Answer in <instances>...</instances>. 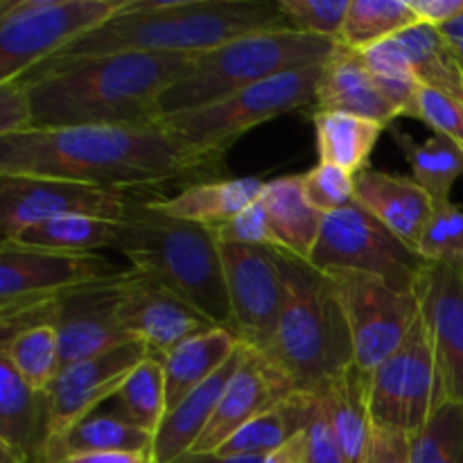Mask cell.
Listing matches in <instances>:
<instances>
[{
  "instance_id": "6da1fadb",
  "label": "cell",
  "mask_w": 463,
  "mask_h": 463,
  "mask_svg": "<svg viewBox=\"0 0 463 463\" xmlns=\"http://www.w3.org/2000/svg\"><path fill=\"white\" fill-rule=\"evenodd\" d=\"M224 156L184 143L161 125L32 129L0 138V176H41L131 190L217 172Z\"/></svg>"
},
{
  "instance_id": "7a4b0ae2",
  "label": "cell",
  "mask_w": 463,
  "mask_h": 463,
  "mask_svg": "<svg viewBox=\"0 0 463 463\" xmlns=\"http://www.w3.org/2000/svg\"><path fill=\"white\" fill-rule=\"evenodd\" d=\"M197 57L116 52L41 63L21 77L30 89L34 129L156 125L158 98Z\"/></svg>"
},
{
  "instance_id": "3957f363",
  "label": "cell",
  "mask_w": 463,
  "mask_h": 463,
  "mask_svg": "<svg viewBox=\"0 0 463 463\" xmlns=\"http://www.w3.org/2000/svg\"><path fill=\"white\" fill-rule=\"evenodd\" d=\"M289 27L279 3L267 0H129L45 63L116 52L203 54L244 34Z\"/></svg>"
},
{
  "instance_id": "277c9868",
  "label": "cell",
  "mask_w": 463,
  "mask_h": 463,
  "mask_svg": "<svg viewBox=\"0 0 463 463\" xmlns=\"http://www.w3.org/2000/svg\"><path fill=\"white\" fill-rule=\"evenodd\" d=\"M279 258L285 303L262 355L292 380L297 392L324 396L355 364L346 312L328 274L288 251H279Z\"/></svg>"
},
{
  "instance_id": "5b68a950",
  "label": "cell",
  "mask_w": 463,
  "mask_h": 463,
  "mask_svg": "<svg viewBox=\"0 0 463 463\" xmlns=\"http://www.w3.org/2000/svg\"><path fill=\"white\" fill-rule=\"evenodd\" d=\"M118 251L134 269L184 298L213 326L233 333L215 229L163 215L147 199L127 220Z\"/></svg>"
},
{
  "instance_id": "8992f818",
  "label": "cell",
  "mask_w": 463,
  "mask_h": 463,
  "mask_svg": "<svg viewBox=\"0 0 463 463\" xmlns=\"http://www.w3.org/2000/svg\"><path fill=\"white\" fill-rule=\"evenodd\" d=\"M337 50V41L303 34L292 27L244 34L199 54L193 68L158 98V118L208 107L283 72L324 66Z\"/></svg>"
},
{
  "instance_id": "52a82bcc",
  "label": "cell",
  "mask_w": 463,
  "mask_h": 463,
  "mask_svg": "<svg viewBox=\"0 0 463 463\" xmlns=\"http://www.w3.org/2000/svg\"><path fill=\"white\" fill-rule=\"evenodd\" d=\"M324 66L301 68L249 86L202 109L158 118V125L184 143L224 156L231 145L267 120L317 107V84Z\"/></svg>"
},
{
  "instance_id": "ba28073f",
  "label": "cell",
  "mask_w": 463,
  "mask_h": 463,
  "mask_svg": "<svg viewBox=\"0 0 463 463\" xmlns=\"http://www.w3.org/2000/svg\"><path fill=\"white\" fill-rule=\"evenodd\" d=\"M129 0H0V84L25 77Z\"/></svg>"
},
{
  "instance_id": "9c48e42d",
  "label": "cell",
  "mask_w": 463,
  "mask_h": 463,
  "mask_svg": "<svg viewBox=\"0 0 463 463\" xmlns=\"http://www.w3.org/2000/svg\"><path fill=\"white\" fill-rule=\"evenodd\" d=\"M307 262L324 274L357 271L375 276L407 294L416 292L428 267V260L414 247L402 242L357 202L324 217L319 240Z\"/></svg>"
},
{
  "instance_id": "30bf717a",
  "label": "cell",
  "mask_w": 463,
  "mask_h": 463,
  "mask_svg": "<svg viewBox=\"0 0 463 463\" xmlns=\"http://www.w3.org/2000/svg\"><path fill=\"white\" fill-rule=\"evenodd\" d=\"M446 401L437 355L423 315L380 369L371 373V420L380 428L419 434Z\"/></svg>"
},
{
  "instance_id": "8fae6325",
  "label": "cell",
  "mask_w": 463,
  "mask_h": 463,
  "mask_svg": "<svg viewBox=\"0 0 463 463\" xmlns=\"http://www.w3.org/2000/svg\"><path fill=\"white\" fill-rule=\"evenodd\" d=\"M145 202L131 190L41 176H0V231L3 240H12L41 222L72 215L127 222Z\"/></svg>"
},
{
  "instance_id": "7c38bea8",
  "label": "cell",
  "mask_w": 463,
  "mask_h": 463,
  "mask_svg": "<svg viewBox=\"0 0 463 463\" xmlns=\"http://www.w3.org/2000/svg\"><path fill=\"white\" fill-rule=\"evenodd\" d=\"M328 276L346 312L355 364L373 373L410 335L420 315L419 297L357 271H330Z\"/></svg>"
},
{
  "instance_id": "4fadbf2b",
  "label": "cell",
  "mask_w": 463,
  "mask_h": 463,
  "mask_svg": "<svg viewBox=\"0 0 463 463\" xmlns=\"http://www.w3.org/2000/svg\"><path fill=\"white\" fill-rule=\"evenodd\" d=\"M279 251L280 249L220 242L233 335L240 344L260 353L274 339L285 303Z\"/></svg>"
},
{
  "instance_id": "5bb4252c",
  "label": "cell",
  "mask_w": 463,
  "mask_h": 463,
  "mask_svg": "<svg viewBox=\"0 0 463 463\" xmlns=\"http://www.w3.org/2000/svg\"><path fill=\"white\" fill-rule=\"evenodd\" d=\"M131 279L129 267L52 298V328L59 335L63 366L136 342L120 324V306Z\"/></svg>"
},
{
  "instance_id": "9a60e30c",
  "label": "cell",
  "mask_w": 463,
  "mask_h": 463,
  "mask_svg": "<svg viewBox=\"0 0 463 463\" xmlns=\"http://www.w3.org/2000/svg\"><path fill=\"white\" fill-rule=\"evenodd\" d=\"M120 271L99 253H68L25 247L3 240L0 244V312L45 303L80 285Z\"/></svg>"
},
{
  "instance_id": "2e32d148",
  "label": "cell",
  "mask_w": 463,
  "mask_h": 463,
  "mask_svg": "<svg viewBox=\"0 0 463 463\" xmlns=\"http://www.w3.org/2000/svg\"><path fill=\"white\" fill-rule=\"evenodd\" d=\"M147 355L149 348L143 342H129L104 355L63 366L48 392V443L102 407Z\"/></svg>"
},
{
  "instance_id": "e0dca14e",
  "label": "cell",
  "mask_w": 463,
  "mask_h": 463,
  "mask_svg": "<svg viewBox=\"0 0 463 463\" xmlns=\"http://www.w3.org/2000/svg\"><path fill=\"white\" fill-rule=\"evenodd\" d=\"M416 297L432 339L446 401L463 402V265L428 262Z\"/></svg>"
},
{
  "instance_id": "ac0fdd59",
  "label": "cell",
  "mask_w": 463,
  "mask_h": 463,
  "mask_svg": "<svg viewBox=\"0 0 463 463\" xmlns=\"http://www.w3.org/2000/svg\"><path fill=\"white\" fill-rule=\"evenodd\" d=\"M292 393H297L292 380L260 351L247 346L238 371L226 384L220 405L193 446V452H217L238 430Z\"/></svg>"
},
{
  "instance_id": "d6986e66",
  "label": "cell",
  "mask_w": 463,
  "mask_h": 463,
  "mask_svg": "<svg viewBox=\"0 0 463 463\" xmlns=\"http://www.w3.org/2000/svg\"><path fill=\"white\" fill-rule=\"evenodd\" d=\"M120 324L129 337L143 342L156 355H165L185 339L217 328L190 303L138 269H134V279L122 298Z\"/></svg>"
},
{
  "instance_id": "ffe728a7",
  "label": "cell",
  "mask_w": 463,
  "mask_h": 463,
  "mask_svg": "<svg viewBox=\"0 0 463 463\" xmlns=\"http://www.w3.org/2000/svg\"><path fill=\"white\" fill-rule=\"evenodd\" d=\"M355 202L419 251L434 202L411 176L366 167L355 176Z\"/></svg>"
},
{
  "instance_id": "44dd1931",
  "label": "cell",
  "mask_w": 463,
  "mask_h": 463,
  "mask_svg": "<svg viewBox=\"0 0 463 463\" xmlns=\"http://www.w3.org/2000/svg\"><path fill=\"white\" fill-rule=\"evenodd\" d=\"M48 392L32 389L0 360V448L25 463H43L48 448Z\"/></svg>"
},
{
  "instance_id": "7402d4cb",
  "label": "cell",
  "mask_w": 463,
  "mask_h": 463,
  "mask_svg": "<svg viewBox=\"0 0 463 463\" xmlns=\"http://www.w3.org/2000/svg\"><path fill=\"white\" fill-rule=\"evenodd\" d=\"M317 111L348 113L384 127H392L398 118L396 109L383 98L378 86L371 80L360 52H353L342 45L321 68L319 84H317Z\"/></svg>"
},
{
  "instance_id": "603a6c76",
  "label": "cell",
  "mask_w": 463,
  "mask_h": 463,
  "mask_svg": "<svg viewBox=\"0 0 463 463\" xmlns=\"http://www.w3.org/2000/svg\"><path fill=\"white\" fill-rule=\"evenodd\" d=\"M262 188H265V181L260 176L197 181V184L185 185L181 193L172 197L149 199V206L175 220L215 229L258 202Z\"/></svg>"
},
{
  "instance_id": "cb8c5ba5",
  "label": "cell",
  "mask_w": 463,
  "mask_h": 463,
  "mask_svg": "<svg viewBox=\"0 0 463 463\" xmlns=\"http://www.w3.org/2000/svg\"><path fill=\"white\" fill-rule=\"evenodd\" d=\"M244 351H247V346L242 344L240 351L213 378H208L202 387L190 392L175 410L163 416V423L158 425L156 434H154V463H170L176 457L193 450L197 439L211 423L226 384L242 362Z\"/></svg>"
},
{
  "instance_id": "d4e9b609",
  "label": "cell",
  "mask_w": 463,
  "mask_h": 463,
  "mask_svg": "<svg viewBox=\"0 0 463 463\" xmlns=\"http://www.w3.org/2000/svg\"><path fill=\"white\" fill-rule=\"evenodd\" d=\"M240 346L242 344L231 330L211 328L161 355L165 373V414L190 392L213 378L240 351Z\"/></svg>"
},
{
  "instance_id": "484cf974",
  "label": "cell",
  "mask_w": 463,
  "mask_h": 463,
  "mask_svg": "<svg viewBox=\"0 0 463 463\" xmlns=\"http://www.w3.org/2000/svg\"><path fill=\"white\" fill-rule=\"evenodd\" d=\"M260 202L279 238L280 249L301 260H310L326 215L307 202L303 193V175H288L265 181Z\"/></svg>"
},
{
  "instance_id": "4316f807",
  "label": "cell",
  "mask_w": 463,
  "mask_h": 463,
  "mask_svg": "<svg viewBox=\"0 0 463 463\" xmlns=\"http://www.w3.org/2000/svg\"><path fill=\"white\" fill-rule=\"evenodd\" d=\"M154 434L134 428L98 407L48 443L43 463L95 452H152Z\"/></svg>"
},
{
  "instance_id": "83f0119b",
  "label": "cell",
  "mask_w": 463,
  "mask_h": 463,
  "mask_svg": "<svg viewBox=\"0 0 463 463\" xmlns=\"http://www.w3.org/2000/svg\"><path fill=\"white\" fill-rule=\"evenodd\" d=\"M369 384L371 373L353 364L324 393L335 434H337L339 448H342L344 463H366V455H369L371 432H373Z\"/></svg>"
},
{
  "instance_id": "f1b7e54d",
  "label": "cell",
  "mask_w": 463,
  "mask_h": 463,
  "mask_svg": "<svg viewBox=\"0 0 463 463\" xmlns=\"http://www.w3.org/2000/svg\"><path fill=\"white\" fill-rule=\"evenodd\" d=\"M315 401L317 396L312 393H292L285 401L276 402L265 414L253 419L251 423L244 425L242 430H238L217 452L229 457L271 455L298 432H306Z\"/></svg>"
},
{
  "instance_id": "f546056e",
  "label": "cell",
  "mask_w": 463,
  "mask_h": 463,
  "mask_svg": "<svg viewBox=\"0 0 463 463\" xmlns=\"http://www.w3.org/2000/svg\"><path fill=\"white\" fill-rule=\"evenodd\" d=\"M315 136L319 163L337 165L357 176L369 167V158L380 136L389 127L348 113L315 111Z\"/></svg>"
},
{
  "instance_id": "4dcf8cb0",
  "label": "cell",
  "mask_w": 463,
  "mask_h": 463,
  "mask_svg": "<svg viewBox=\"0 0 463 463\" xmlns=\"http://www.w3.org/2000/svg\"><path fill=\"white\" fill-rule=\"evenodd\" d=\"M393 143L405 154L411 167V179L437 203L452 202V188L463 175V152L446 136L434 134L419 143L407 131L389 127Z\"/></svg>"
},
{
  "instance_id": "1f68e13d",
  "label": "cell",
  "mask_w": 463,
  "mask_h": 463,
  "mask_svg": "<svg viewBox=\"0 0 463 463\" xmlns=\"http://www.w3.org/2000/svg\"><path fill=\"white\" fill-rule=\"evenodd\" d=\"M405 48L414 75L423 89L450 95L463 102V68L439 27L416 23L396 36Z\"/></svg>"
},
{
  "instance_id": "d6a6232c",
  "label": "cell",
  "mask_w": 463,
  "mask_h": 463,
  "mask_svg": "<svg viewBox=\"0 0 463 463\" xmlns=\"http://www.w3.org/2000/svg\"><path fill=\"white\" fill-rule=\"evenodd\" d=\"M127 222L98 220V217L72 215L41 222L21 231L12 242L25 247L52 249L68 253H95L99 249H118L125 235Z\"/></svg>"
},
{
  "instance_id": "836d02e7",
  "label": "cell",
  "mask_w": 463,
  "mask_h": 463,
  "mask_svg": "<svg viewBox=\"0 0 463 463\" xmlns=\"http://www.w3.org/2000/svg\"><path fill=\"white\" fill-rule=\"evenodd\" d=\"M134 428L156 434L165 416V373L161 355L149 353L120 384L116 393L102 405Z\"/></svg>"
},
{
  "instance_id": "e575fe53",
  "label": "cell",
  "mask_w": 463,
  "mask_h": 463,
  "mask_svg": "<svg viewBox=\"0 0 463 463\" xmlns=\"http://www.w3.org/2000/svg\"><path fill=\"white\" fill-rule=\"evenodd\" d=\"M0 360L9 362L12 369L36 392H50L57 375L61 373V346L52 326H30L0 337Z\"/></svg>"
},
{
  "instance_id": "d590c367",
  "label": "cell",
  "mask_w": 463,
  "mask_h": 463,
  "mask_svg": "<svg viewBox=\"0 0 463 463\" xmlns=\"http://www.w3.org/2000/svg\"><path fill=\"white\" fill-rule=\"evenodd\" d=\"M416 23L419 18L407 0H351L337 43L353 52H362L393 39Z\"/></svg>"
},
{
  "instance_id": "8d00e7d4",
  "label": "cell",
  "mask_w": 463,
  "mask_h": 463,
  "mask_svg": "<svg viewBox=\"0 0 463 463\" xmlns=\"http://www.w3.org/2000/svg\"><path fill=\"white\" fill-rule=\"evenodd\" d=\"M360 57L383 98L396 109L398 118H419L420 84L405 48L398 43L396 36L362 50Z\"/></svg>"
},
{
  "instance_id": "74e56055",
  "label": "cell",
  "mask_w": 463,
  "mask_h": 463,
  "mask_svg": "<svg viewBox=\"0 0 463 463\" xmlns=\"http://www.w3.org/2000/svg\"><path fill=\"white\" fill-rule=\"evenodd\" d=\"M411 463H463V402H443L414 434Z\"/></svg>"
},
{
  "instance_id": "f35d334b",
  "label": "cell",
  "mask_w": 463,
  "mask_h": 463,
  "mask_svg": "<svg viewBox=\"0 0 463 463\" xmlns=\"http://www.w3.org/2000/svg\"><path fill=\"white\" fill-rule=\"evenodd\" d=\"M428 262L463 265V211L457 203H437L419 242Z\"/></svg>"
},
{
  "instance_id": "ab89813d",
  "label": "cell",
  "mask_w": 463,
  "mask_h": 463,
  "mask_svg": "<svg viewBox=\"0 0 463 463\" xmlns=\"http://www.w3.org/2000/svg\"><path fill=\"white\" fill-rule=\"evenodd\" d=\"M279 7L297 32L339 41L351 0H279Z\"/></svg>"
},
{
  "instance_id": "60d3db41",
  "label": "cell",
  "mask_w": 463,
  "mask_h": 463,
  "mask_svg": "<svg viewBox=\"0 0 463 463\" xmlns=\"http://www.w3.org/2000/svg\"><path fill=\"white\" fill-rule=\"evenodd\" d=\"M303 193L317 211L330 215L355 202V176L337 165L319 163L303 175Z\"/></svg>"
},
{
  "instance_id": "b9f144b4",
  "label": "cell",
  "mask_w": 463,
  "mask_h": 463,
  "mask_svg": "<svg viewBox=\"0 0 463 463\" xmlns=\"http://www.w3.org/2000/svg\"><path fill=\"white\" fill-rule=\"evenodd\" d=\"M215 235L222 244H244V247H267L280 249L279 238L269 224L262 202H253L251 206L244 208L240 215L226 224L215 226ZM283 251V249H280Z\"/></svg>"
},
{
  "instance_id": "7bdbcfd3",
  "label": "cell",
  "mask_w": 463,
  "mask_h": 463,
  "mask_svg": "<svg viewBox=\"0 0 463 463\" xmlns=\"http://www.w3.org/2000/svg\"><path fill=\"white\" fill-rule=\"evenodd\" d=\"M419 120L425 122L434 134L446 136L463 152V102L450 95L437 93L420 86Z\"/></svg>"
},
{
  "instance_id": "ee69618b",
  "label": "cell",
  "mask_w": 463,
  "mask_h": 463,
  "mask_svg": "<svg viewBox=\"0 0 463 463\" xmlns=\"http://www.w3.org/2000/svg\"><path fill=\"white\" fill-rule=\"evenodd\" d=\"M307 463H344L342 448L335 434L333 419L324 396H317L310 420L306 425Z\"/></svg>"
},
{
  "instance_id": "f6af8a7d",
  "label": "cell",
  "mask_w": 463,
  "mask_h": 463,
  "mask_svg": "<svg viewBox=\"0 0 463 463\" xmlns=\"http://www.w3.org/2000/svg\"><path fill=\"white\" fill-rule=\"evenodd\" d=\"M34 129L30 89L23 80L0 84V138Z\"/></svg>"
},
{
  "instance_id": "bcb514c9",
  "label": "cell",
  "mask_w": 463,
  "mask_h": 463,
  "mask_svg": "<svg viewBox=\"0 0 463 463\" xmlns=\"http://www.w3.org/2000/svg\"><path fill=\"white\" fill-rule=\"evenodd\" d=\"M411 434L373 425L366 463H411Z\"/></svg>"
},
{
  "instance_id": "7dc6e473",
  "label": "cell",
  "mask_w": 463,
  "mask_h": 463,
  "mask_svg": "<svg viewBox=\"0 0 463 463\" xmlns=\"http://www.w3.org/2000/svg\"><path fill=\"white\" fill-rule=\"evenodd\" d=\"M419 23L441 30L463 14V0H407Z\"/></svg>"
},
{
  "instance_id": "c3c4849f",
  "label": "cell",
  "mask_w": 463,
  "mask_h": 463,
  "mask_svg": "<svg viewBox=\"0 0 463 463\" xmlns=\"http://www.w3.org/2000/svg\"><path fill=\"white\" fill-rule=\"evenodd\" d=\"M50 463H154L152 452H95V455H77Z\"/></svg>"
},
{
  "instance_id": "681fc988",
  "label": "cell",
  "mask_w": 463,
  "mask_h": 463,
  "mask_svg": "<svg viewBox=\"0 0 463 463\" xmlns=\"http://www.w3.org/2000/svg\"><path fill=\"white\" fill-rule=\"evenodd\" d=\"M262 463H307V437L306 432H298L289 439L285 446L265 457Z\"/></svg>"
},
{
  "instance_id": "f907efd6",
  "label": "cell",
  "mask_w": 463,
  "mask_h": 463,
  "mask_svg": "<svg viewBox=\"0 0 463 463\" xmlns=\"http://www.w3.org/2000/svg\"><path fill=\"white\" fill-rule=\"evenodd\" d=\"M265 457H229L220 452H185L170 463H262Z\"/></svg>"
},
{
  "instance_id": "816d5d0a",
  "label": "cell",
  "mask_w": 463,
  "mask_h": 463,
  "mask_svg": "<svg viewBox=\"0 0 463 463\" xmlns=\"http://www.w3.org/2000/svg\"><path fill=\"white\" fill-rule=\"evenodd\" d=\"M441 34L446 36L448 43L452 45V50H455L457 59H459V63L463 68V14L459 18H455L452 23H448V25H443Z\"/></svg>"
},
{
  "instance_id": "f5cc1de1",
  "label": "cell",
  "mask_w": 463,
  "mask_h": 463,
  "mask_svg": "<svg viewBox=\"0 0 463 463\" xmlns=\"http://www.w3.org/2000/svg\"><path fill=\"white\" fill-rule=\"evenodd\" d=\"M0 463H25L21 459V457H16L14 452L5 450V448H0Z\"/></svg>"
}]
</instances>
